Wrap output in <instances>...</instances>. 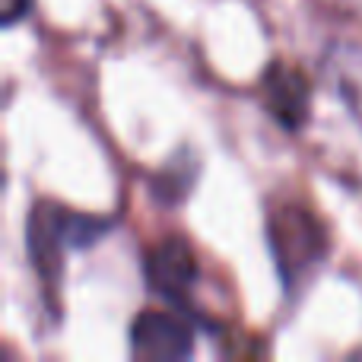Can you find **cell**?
Masks as SVG:
<instances>
[{
	"instance_id": "obj_1",
	"label": "cell",
	"mask_w": 362,
	"mask_h": 362,
	"mask_svg": "<svg viewBox=\"0 0 362 362\" xmlns=\"http://www.w3.org/2000/svg\"><path fill=\"white\" fill-rule=\"evenodd\" d=\"M270 245L276 255V267L286 286H296L302 274L325 255V232L305 210H276L270 216Z\"/></svg>"
},
{
	"instance_id": "obj_2",
	"label": "cell",
	"mask_w": 362,
	"mask_h": 362,
	"mask_svg": "<svg viewBox=\"0 0 362 362\" xmlns=\"http://www.w3.org/2000/svg\"><path fill=\"white\" fill-rule=\"evenodd\" d=\"M131 353L150 362H181L194 353V331L178 312H140L131 321Z\"/></svg>"
},
{
	"instance_id": "obj_3",
	"label": "cell",
	"mask_w": 362,
	"mask_h": 362,
	"mask_svg": "<svg viewBox=\"0 0 362 362\" xmlns=\"http://www.w3.org/2000/svg\"><path fill=\"white\" fill-rule=\"evenodd\" d=\"M144 274H146V286H150L153 293L163 296L172 305H181V302H187V296H191L200 270H197V257H194L191 245L181 235H172V238H163V242L146 255Z\"/></svg>"
},
{
	"instance_id": "obj_4",
	"label": "cell",
	"mask_w": 362,
	"mask_h": 362,
	"mask_svg": "<svg viewBox=\"0 0 362 362\" xmlns=\"http://www.w3.org/2000/svg\"><path fill=\"white\" fill-rule=\"evenodd\" d=\"M25 248H29V257L42 274V280L54 286L64 270V251H70L67 206L48 204V200L35 204V210L29 213V223H25Z\"/></svg>"
},
{
	"instance_id": "obj_5",
	"label": "cell",
	"mask_w": 362,
	"mask_h": 362,
	"mask_svg": "<svg viewBox=\"0 0 362 362\" xmlns=\"http://www.w3.org/2000/svg\"><path fill=\"white\" fill-rule=\"evenodd\" d=\"M264 102L270 115L280 121L286 131H299L308 121V105H312V86L296 67L283 61H274L261 76Z\"/></svg>"
},
{
	"instance_id": "obj_6",
	"label": "cell",
	"mask_w": 362,
	"mask_h": 362,
	"mask_svg": "<svg viewBox=\"0 0 362 362\" xmlns=\"http://www.w3.org/2000/svg\"><path fill=\"white\" fill-rule=\"evenodd\" d=\"M108 232V219L93 216V213L67 210V245L70 248H89Z\"/></svg>"
},
{
	"instance_id": "obj_7",
	"label": "cell",
	"mask_w": 362,
	"mask_h": 362,
	"mask_svg": "<svg viewBox=\"0 0 362 362\" xmlns=\"http://www.w3.org/2000/svg\"><path fill=\"white\" fill-rule=\"evenodd\" d=\"M32 13V0H4V19L0 23L10 29V25H16L19 19H25Z\"/></svg>"
}]
</instances>
